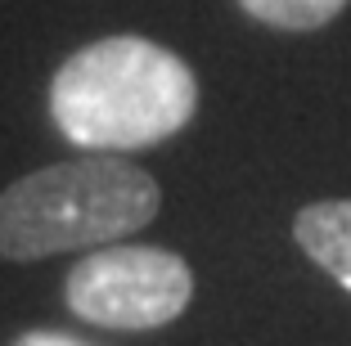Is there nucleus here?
<instances>
[{"label":"nucleus","instance_id":"nucleus-1","mask_svg":"<svg viewBox=\"0 0 351 346\" xmlns=\"http://www.w3.org/2000/svg\"><path fill=\"white\" fill-rule=\"evenodd\" d=\"M198 112L189 63L149 36H104L63 59L50 82V117L86 153L154 149Z\"/></svg>","mask_w":351,"mask_h":346},{"label":"nucleus","instance_id":"nucleus-2","mask_svg":"<svg viewBox=\"0 0 351 346\" xmlns=\"http://www.w3.org/2000/svg\"><path fill=\"white\" fill-rule=\"evenodd\" d=\"M158 207V180L113 153L54 162L0 194V256L41 261L77 247L122 243L154 221Z\"/></svg>","mask_w":351,"mask_h":346},{"label":"nucleus","instance_id":"nucleus-3","mask_svg":"<svg viewBox=\"0 0 351 346\" xmlns=\"http://www.w3.org/2000/svg\"><path fill=\"white\" fill-rule=\"evenodd\" d=\"M63 297L68 310L86 324L145 333L185 315L194 297V275L167 247L108 243L68 270Z\"/></svg>","mask_w":351,"mask_h":346},{"label":"nucleus","instance_id":"nucleus-4","mask_svg":"<svg viewBox=\"0 0 351 346\" xmlns=\"http://www.w3.org/2000/svg\"><path fill=\"white\" fill-rule=\"evenodd\" d=\"M293 238L333 284L351 293V198L302 207L293 221Z\"/></svg>","mask_w":351,"mask_h":346},{"label":"nucleus","instance_id":"nucleus-5","mask_svg":"<svg viewBox=\"0 0 351 346\" xmlns=\"http://www.w3.org/2000/svg\"><path fill=\"white\" fill-rule=\"evenodd\" d=\"M351 0H239V10L248 18L266 23L275 32H315L333 23Z\"/></svg>","mask_w":351,"mask_h":346},{"label":"nucleus","instance_id":"nucleus-6","mask_svg":"<svg viewBox=\"0 0 351 346\" xmlns=\"http://www.w3.org/2000/svg\"><path fill=\"white\" fill-rule=\"evenodd\" d=\"M14 346H86V342H77V337H63V333H27V337H19Z\"/></svg>","mask_w":351,"mask_h":346}]
</instances>
